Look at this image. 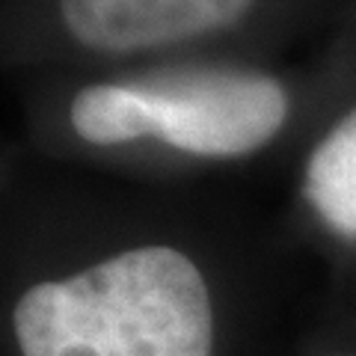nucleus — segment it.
Here are the masks:
<instances>
[{"instance_id": "nucleus-1", "label": "nucleus", "mask_w": 356, "mask_h": 356, "mask_svg": "<svg viewBox=\"0 0 356 356\" xmlns=\"http://www.w3.org/2000/svg\"><path fill=\"white\" fill-rule=\"evenodd\" d=\"M13 330L21 356H211L214 309L181 250L137 247L27 288Z\"/></svg>"}, {"instance_id": "nucleus-2", "label": "nucleus", "mask_w": 356, "mask_h": 356, "mask_svg": "<svg viewBox=\"0 0 356 356\" xmlns=\"http://www.w3.org/2000/svg\"><path fill=\"white\" fill-rule=\"evenodd\" d=\"M146 98L154 137L205 158H238L276 137L288 116L280 81L243 69H166L128 81Z\"/></svg>"}, {"instance_id": "nucleus-3", "label": "nucleus", "mask_w": 356, "mask_h": 356, "mask_svg": "<svg viewBox=\"0 0 356 356\" xmlns=\"http://www.w3.org/2000/svg\"><path fill=\"white\" fill-rule=\"evenodd\" d=\"M252 0H60L63 24L89 51L131 54L232 27Z\"/></svg>"}, {"instance_id": "nucleus-4", "label": "nucleus", "mask_w": 356, "mask_h": 356, "mask_svg": "<svg viewBox=\"0 0 356 356\" xmlns=\"http://www.w3.org/2000/svg\"><path fill=\"white\" fill-rule=\"evenodd\" d=\"M303 193L332 232L356 238V110L312 152Z\"/></svg>"}, {"instance_id": "nucleus-5", "label": "nucleus", "mask_w": 356, "mask_h": 356, "mask_svg": "<svg viewBox=\"0 0 356 356\" xmlns=\"http://www.w3.org/2000/svg\"><path fill=\"white\" fill-rule=\"evenodd\" d=\"M72 128L92 146L154 137L152 107L131 83H95L74 95Z\"/></svg>"}]
</instances>
